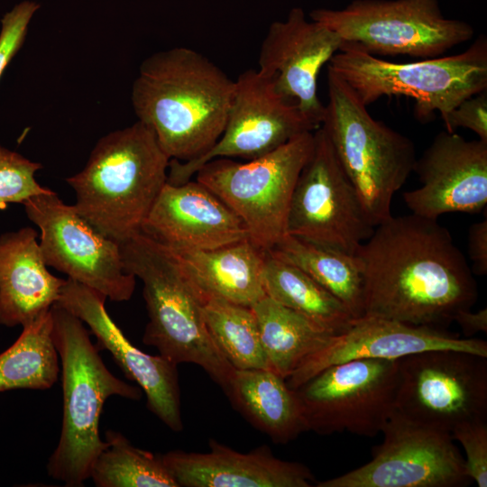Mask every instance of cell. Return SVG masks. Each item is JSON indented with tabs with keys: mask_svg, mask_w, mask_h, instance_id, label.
I'll list each match as a JSON object with an SVG mask.
<instances>
[{
	"mask_svg": "<svg viewBox=\"0 0 487 487\" xmlns=\"http://www.w3.org/2000/svg\"><path fill=\"white\" fill-rule=\"evenodd\" d=\"M363 316L446 328L477 300V283L449 230L415 214L374 226L355 253Z\"/></svg>",
	"mask_w": 487,
	"mask_h": 487,
	"instance_id": "obj_1",
	"label": "cell"
},
{
	"mask_svg": "<svg viewBox=\"0 0 487 487\" xmlns=\"http://www.w3.org/2000/svg\"><path fill=\"white\" fill-rule=\"evenodd\" d=\"M234 89V80L202 53L174 47L142 62L131 100L138 121L153 131L166 155L188 161L220 138Z\"/></svg>",
	"mask_w": 487,
	"mask_h": 487,
	"instance_id": "obj_2",
	"label": "cell"
},
{
	"mask_svg": "<svg viewBox=\"0 0 487 487\" xmlns=\"http://www.w3.org/2000/svg\"><path fill=\"white\" fill-rule=\"evenodd\" d=\"M170 159L140 121L101 137L84 168L66 179L73 205L104 235L122 243L142 222L167 182Z\"/></svg>",
	"mask_w": 487,
	"mask_h": 487,
	"instance_id": "obj_3",
	"label": "cell"
},
{
	"mask_svg": "<svg viewBox=\"0 0 487 487\" xmlns=\"http://www.w3.org/2000/svg\"><path fill=\"white\" fill-rule=\"evenodd\" d=\"M119 244L124 269L143 284L149 321L142 342L176 364L200 366L225 392L235 369L207 330L206 294L168 247L141 232Z\"/></svg>",
	"mask_w": 487,
	"mask_h": 487,
	"instance_id": "obj_4",
	"label": "cell"
},
{
	"mask_svg": "<svg viewBox=\"0 0 487 487\" xmlns=\"http://www.w3.org/2000/svg\"><path fill=\"white\" fill-rule=\"evenodd\" d=\"M52 340L61 362L63 415L47 473L67 487H81L107 447L99 435L106 400L114 395L138 400L142 390L115 377L104 363L84 323L58 304L51 308Z\"/></svg>",
	"mask_w": 487,
	"mask_h": 487,
	"instance_id": "obj_5",
	"label": "cell"
},
{
	"mask_svg": "<svg viewBox=\"0 0 487 487\" xmlns=\"http://www.w3.org/2000/svg\"><path fill=\"white\" fill-rule=\"evenodd\" d=\"M327 69L346 82L366 106L382 96H402L414 100L419 122L431 121L436 113L445 122L463 100L487 89V40L481 35L458 54L409 63L343 48Z\"/></svg>",
	"mask_w": 487,
	"mask_h": 487,
	"instance_id": "obj_6",
	"label": "cell"
},
{
	"mask_svg": "<svg viewBox=\"0 0 487 487\" xmlns=\"http://www.w3.org/2000/svg\"><path fill=\"white\" fill-rule=\"evenodd\" d=\"M328 102L321 127L353 183L369 222L376 226L392 215L393 195L416 162L412 141L375 120L354 91L327 69Z\"/></svg>",
	"mask_w": 487,
	"mask_h": 487,
	"instance_id": "obj_7",
	"label": "cell"
},
{
	"mask_svg": "<svg viewBox=\"0 0 487 487\" xmlns=\"http://www.w3.org/2000/svg\"><path fill=\"white\" fill-rule=\"evenodd\" d=\"M309 16L341 38V49L373 56L436 58L474 34L468 23L446 17L437 0H354L343 9H314Z\"/></svg>",
	"mask_w": 487,
	"mask_h": 487,
	"instance_id": "obj_8",
	"label": "cell"
},
{
	"mask_svg": "<svg viewBox=\"0 0 487 487\" xmlns=\"http://www.w3.org/2000/svg\"><path fill=\"white\" fill-rule=\"evenodd\" d=\"M314 146V131L247 162L216 158L196 172L207 188L244 222L249 240L265 252L286 234L291 196Z\"/></svg>",
	"mask_w": 487,
	"mask_h": 487,
	"instance_id": "obj_9",
	"label": "cell"
},
{
	"mask_svg": "<svg viewBox=\"0 0 487 487\" xmlns=\"http://www.w3.org/2000/svg\"><path fill=\"white\" fill-rule=\"evenodd\" d=\"M395 410L447 432L487 419V356L429 350L399 359Z\"/></svg>",
	"mask_w": 487,
	"mask_h": 487,
	"instance_id": "obj_10",
	"label": "cell"
},
{
	"mask_svg": "<svg viewBox=\"0 0 487 487\" xmlns=\"http://www.w3.org/2000/svg\"><path fill=\"white\" fill-rule=\"evenodd\" d=\"M373 229L326 133L319 126L314 131L312 152L291 196L286 234L355 254Z\"/></svg>",
	"mask_w": 487,
	"mask_h": 487,
	"instance_id": "obj_11",
	"label": "cell"
},
{
	"mask_svg": "<svg viewBox=\"0 0 487 487\" xmlns=\"http://www.w3.org/2000/svg\"><path fill=\"white\" fill-rule=\"evenodd\" d=\"M399 359L331 365L296 389L308 430L320 435L380 433L395 409Z\"/></svg>",
	"mask_w": 487,
	"mask_h": 487,
	"instance_id": "obj_12",
	"label": "cell"
},
{
	"mask_svg": "<svg viewBox=\"0 0 487 487\" xmlns=\"http://www.w3.org/2000/svg\"><path fill=\"white\" fill-rule=\"evenodd\" d=\"M372 458L317 487H464V459L450 432L414 421L397 410L381 431Z\"/></svg>",
	"mask_w": 487,
	"mask_h": 487,
	"instance_id": "obj_13",
	"label": "cell"
},
{
	"mask_svg": "<svg viewBox=\"0 0 487 487\" xmlns=\"http://www.w3.org/2000/svg\"><path fill=\"white\" fill-rule=\"evenodd\" d=\"M23 205L40 229L39 244L47 266L112 301L132 298L136 278L124 269L119 243L100 233L53 190Z\"/></svg>",
	"mask_w": 487,
	"mask_h": 487,
	"instance_id": "obj_14",
	"label": "cell"
},
{
	"mask_svg": "<svg viewBox=\"0 0 487 487\" xmlns=\"http://www.w3.org/2000/svg\"><path fill=\"white\" fill-rule=\"evenodd\" d=\"M316 129L297 105L276 91L268 78L258 69H247L234 80L226 123L218 141L194 160H170L167 182L185 183L200 167L216 158H259Z\"/></svg>",
	"mask_w": 487,
	"mask_h": 487,
	"instance_id": "obj_15",
	"label": "cell"
},
{
	"mask_svg": "<svg viewBox=\"0 0 487 487\" xmlns=\"http://www.w3.org/2000/svg\"><path fill=\"white\" fill-rule=\"evenodd\" d=\"M342 46L334 31L308 21L302 8L293 7L285 20L270 25L261 46L258 70L317 129L325 112L317 94L318 75Z\"/></svg>",
	"mask_w": 487,
	"mask_h": 487,
	"instance_id": "obj_16",
	"label": "cell"
},
{
	"mask_svg": "<svg viewBox=\"0 0 487 487\" xmlns=\"http://www.w3.org/2000/svg\"><path fill=\"white\" fill-rule=\"evenodd\" d=\"M106 299L101 292L68 278L57 303L87 325L98 350H107L125 376L145 393L149 410L170 429L180 432L178 364L134 346L108 315Z\"/></svg>",
	"mask_w": 487,
	"mask_h": 487,
	"instance_id": "obj_17",
	"label": "cell"
},
{
	"mask_svg": "<svg viewBox=\"0 0 487 487\" xmlns=\"http://www.w3.org/2000/svg\"><path fill=\"white\" fill-rule=\"evenodd\" d=\"M421 186L405 191L412 214L437 219L451 212L479 213L487 203V142L438 133L416 160Z\"/></svg>",
	"mask_w": 487,
	"mask_h": 487,
	"instance_id": "obj_18",
	"label": "cell"
},
{
	"mask_svg": "<svg viewBox=\"0 0 487 487\" xmlns=\"http://www.w3.org/2000/svg\"><path fill=\"white\" fill-rule=\"evenodd\" d=\"M429 350H459L487 356V343L462 338L446 328L413 326L376 317L354 318L345 331L334 335L306 358L286 379L296 390L322 370L354 359L398 360Z\"/></svg>",
	"mask_w": 487,
	"mask_h": 487,
	"instance_id": "obj_19",
	"label": "cell"
},
{
	"mask_svg": "<svg viewBox=\"0 0 487 487\" xmlns=\"http://www.w3.org/2000/svg\"><path fill=\"white\" fill-rule=\"evenodd\" d=\"M141 233L171 249L209 250L249 239L240 217L191 179L179 185L165 183Z\"/></svg>",
	"mask_w": 487,
	"mask_h": 487,
	"instance_id": "obj_20",
	"label": "cell"
},
{
	"mask_svg": "<svg viewBox=\"0 0 487 487\" xmlns=\"http://www.w3.org/2000/svg\"><path fill=\"white\" fill-rule=\"evenodd\" d=\"M206 453L172 450L162 460L179 487H311L306 465L275 457L263 446L248 453L209 441Z\"/></svg>",
	"mask_w": 487,
	"mask_h": 487,
	"instance_id": "obj_21",
	"label": "cell"
},
{
	"mask_svg": "<svg viewBox=\"0 0 487 487\" xmlns=\"http://www.w3.org/2000/svg\"><path fill=\"white\" fill-rule=\"evenodd\" d=\"M38 232L26 226L0 235V324L24 326L49 310L66 281L51 274Z\"/></svg>",
	"mask_w": 487,
	"mask_h": 487,
	"instance_id": "obj_22",
	"label": "cell"
},
{
	"mask_svg": "<svg viewBox=\"0 0 487 487\" xmlns=\"http://www.w3.org/2000/svg\"><path fill=\"white\" fill-rule=\"evenodd\" d=\"M169 249L206 295L247 307L266 296L263 268L267 252L249 239L209 250Z\"/></svg>",
	"mask_w": 487,
	"mask_h": 487,
	"instance_id": "obj_23",
	"label": "cell"
},
{
	"mask_svg": "<svg viewBox=\"0 0 487 487\" xmlns=\"http://www.w3.org/2000/svg\"><path fill=\"white\" fill-rule=\"evenodd\" d=\"M225 393L235 409L275 443L286 444L308 431L297 391L271 369L235 370Z\"/></svg>",
	"mask_w": 487,
	"mask_h": 487,
	"instance_id": "obj_24",
	"label": "cell"
},
{
	"mask_svg": "<svg viewBox=\"0 0 487 487\" xmlns=\"http://www.w3.org/2000/svg\"><path fill=\"white\" fill-rule=\"evenodd\" d=\"M252 308L270 369L284 379L335 335L267 296Z\"/></svg>",
	"mask_w": 487,
	"mask_h": 487,
	"instance_id": "obj_25",
	"label": "cell"
},
{
	"mask_svg": "<svg viewBox=\"0 0 487 487\" xmlns=\"http://www.w3.org/2000/svg\"><path fill=\"white\" fill-rule=\"evenodd\" d=\"M270 254L302 270L337 298L354 318L363 316V281L355 254L285 234Z\"/></svg>",
	"mask_w": 487,
	"mask_h": 487,
	"instance_id": "obj_26",
	"label": "cell"
},
{
	"mask_svg": "<svg viewBox=\"0 0 487 487\" xmlns=\"http://www.w3.org/2000/svg\"><path fill=\"white\" fill-rule=\"evenodd\" d=\"M267 297L338 334L354 317L332 293L299 268L267 253L263 268Z\"/></svg>",
	"mask_w": 487,
	"mask_h": 487,
	"instance_id": "obj_27",
	"label": "cell"
},
{
	"mask_svg": "<svg viewBox=\"0 0 487 487\" xmlns=\"http://www.w3.org/2000/svg\"><path fill=\"white\" fill-rule=\"evenodd\" d=\"M59 372L50 308L23 326L16 341L0 354V392L51 389L57 382Z\"/></svg>",
	"mask_w": 487,
	"mask_h": 487,
	"instance_id": "obj_28",
	"label": "cell"
},
{
	"mask_svg": "<svg viewBox=\"0 0 487 487\" xmlns=\"http://www.w3.org/2000/svg\"><path fill=\"white\" fill-rule=\"evenodd\" d=\"M203 313L213 341L235 370L270 369L252 307L206 295Z\"/></svg>",
	"mask_w": 487,
	"mask_h": 487,
	"instance_id": "obj_29",
	"label": "cell"
},
{
	"mask_svg": "<svg viewBox=\"0 0 487 487\" xmlns=\"http://www.w3.org/2000/svg\"><path fill=\"white\" fill-rule=\"evenodd\" d=\"M106 441L90 472L96 487H179L161 455L133 446L115 430L106 431Z\"/></svg>",
	"mask_w": 487,
	"mask_h": 487,
	"instance_id": "obj_30",
	"label": "cell"
},
{
	"mask_svg": "<svg viewBox=\"0 0 487 487\" xmlns=\"http://www.w3.org/2000/svg\"><path fill=\"white\" fill-rule=\"evenodd\" d=\"M41 168L40 162L0 144V209L10 203L23 204L32 197L51 192V188L40 185L35 179Z\"/></svg>",
	"mask_w": 487,
	"mask_h": 487,
	"instance_id": "obj_31",
	"label": "cell"
},
{
	"mask_svg": "<svg viewBox=\"0 0 487 487\" xmlns=\"http://www.w3.org/2000/svg\"><path fill=\"white\" fill-rule=\"evenodd\" d=\"M464 451L467 476L478 487L487 486V419L465 421L450 432Z\"/></svg>",
	"mask_w": 487,
	"mask_h": 487,
	"instance_id": "obj_32",
	"label": "cell"
},
{
	"mask_svg": "<svg viewBox=\"0 0 487 487\" xmlns=\"http://www.w3.org/2000/svg\"><path fill=\"white\" fill-rule=\"evenodd\" d=\"M40 5L34 1H23L5 13L1 19L0 31V78L8 64L23 46L28 26Z\"/></svg>",
	"mask_w": 487,
	"mask_h": 487,
	"instance_id": "obj_33",
	"label": "cell"
},
{
	"mask_svg": "<svg viewBox=\"0 0 487 487\" xmlns=\"http://www.w3.org/2000/svg\"><path fill=\"white\" fill-rule=\"evenodd\" d=\"M444 124L449 133L465 128L477 134L478 139L487 142L486 90L463 100L450 112Z\"/></svg>",
	"mask_w": 487,
	"mask_h": 487,
	"instance_id": "obj_34",
	"label": "cell"
},
{
	"mask_svg": "<svg viewBox=\"0 0 487 487\" xmlns=\"http://www.w3.org/2000/svg\"><path fill=\"white\" fill-rule=\"evenodd\" d=\"M468 254L476 275L487 273V218L473 224L468 230Z\"/></svg>",
	"mask_w": 487,
	"mask_h": 487,
	"instance_id": "obj_35",
	"label": "cell"
},
{
	"mask_svg": "<svg viewBox=\"0 0 487 487\" xmlns=\"http://www.w3.org/2000/svg\"><path fill=\"white\" fill-rule=\"evenodd\" d=\"M462 329L464 335L470 338L479 332H487L486 308L473 312L471 309L459 311L454 319Z\"/></svg>",
	"mask_w": 487,
	"mask_h": 487,
	"instance_id": "obj_36",
	"label": "cell"
}]
</instances>
